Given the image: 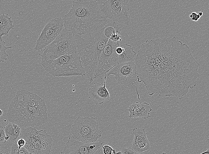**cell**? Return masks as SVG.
<instances>
[{
	"mask_svg": "<svg viewBox=\"0 0 209 154\" xmlns=\"http://www.w3.org/2000/svg\"><path fill=\"white\" fill-rule=\"evenodd\" d=\"M138 82L148 94L181 99L196 85L200 64L188 46L175 37L147 40L134 61Z\"/></svg>",
	"mask_w": 209,
	"mask_h": 154,
	"instance_id": "1",
	"label": "cell"
},
{
	"mask_svg": "<svg viewBox=\"0 0 209 154\" xmlns=\"http://www.w3.org/2000/svg\"><path fill=\"white\" fill-rule=\"evenodd\" d=\"M47 108L40 97L25 90L18 91L7 111L8 121L20 127H36L48 120Z\"/></svg>",
	"mask_w": 209,
	"mask_h": 154,
	"instance_id": "2",
	"label": "cell"
},
{
	"mask_svg": "<svg viewBox=\"0 0 209 154\" xmlns=\"http://www.w3.org/2000/svg\"><path fill=\"white\" fill-rule=\"evenodd\" d=\"M107 19L97 0L73 1L72 7L63 19V26L74 34H86L103 28L107 24Z\"/></svg>",
	"mask_w": 209,
	"mask_h": 154,
	"instance_id": "3",
	"label": "cell"
},
{
	"mask_svg": "<svg viewBox=\"0 0 209 154\" xmlns=\"http://www.w3.org/2000/svg\"><path fill=\"white\" fill-rule=\"evenodd\" d=\"M74 35L77 53L91 83L95 79L99 58L109 39L104 34L103 28L89 33Z\"/></svg>",
	"mask_w": 209,
	"mask_h": 154,
	"instance_id": "4",
	"label": "cell"
},
{
	"mask_svg": "<svg viewBox=\"0 0 209 154\" xmlns=\"http://www.w3.org/2000/svg\"><path fill=\"white\" fill-rule=\"evenodd\" d=\"M41 65L54 77L86 76L85 69L78 53L62 56L52 62Z\"/></svg>",
	"mask_w": 209,
	"mask_h": 154,
	"instance_id": "5",
	"label": "cell"
},
{
	"mask_svg": "<svg viewBox=\"0 0 209 154\" xmlns=\"http://www.w3.org/2000/svg\"><path fill=\"white\" fill-rule=\"evenodd\" d=\"M77 53L74 33L64 28L55 40L44 48L41 55V64L52 62L62 56Z\"/></svg>",
	"mask_w": 209,
	"mask_h": 154,
	"instance_id": "6",
	"label": "cell"
},
{
	"mask_svg": "<svg viewBox=\"0 0 209 154\" xmlns=\"http://www.w3.org/2000/svg\"><path fill=\"white\" fill-rule=\"evenodd\" d=\"M20 136L25 141L24 147L30 154H51L53 140L46 130L29 127L21 131Z\"/></svg>",
	"mask_w": 209,
	"mask_h": 154,
	"instance_id": "7",
	"label": "cell"
},
{
	"mask_svg": "<svg viewBox=\"0 0 209 154\" xmlns=\"http://www.w3.org/2000/svg\"><path fill=\"white\" fill-rule=\"evenodd\" d=\"M71 131L74 138L85 143L94 142L102 136L98 123L94 118L88 116H78L72 125Z\"/></svg>",
	"mask_w": 209,
	"mask_h": 154,
	"instance_id": "8",
	"label": "cell"
},
{
	"mask_svg": "<svg viewBox=\"0 0 209 154\" xmlns=\"http://www.w3.org/2000/svg\"><path fill=\"white\" fill-rule=\"evenodd\" d=\"M110 74L114 76L119 84L127 89L136 92L138 100H140L138 91V74L134 61L115 65L106 72L105 76L107 77Z\"/></svg>",
	"mask_w": 209,
	"mask_h": 154,
	"instance_id": "9",
	"label": "cell"
},
{
	"mask_svg": "<svg viewBox=\"0 0 209 154\" xmlns=\"http://www.w3.org/2000/svg\"><path fill=\"white\" fill-rule=\"evenodd\" d=\"M100 10L107 18L129 25L130 21L128 0H97Z\"/></svg>",
	"mask_w": 209,
	"mask_h": 154,
	"instance_id": "10",
	"label": "cell"
},
{
	"mask_svg": "<svg viewBox=\"0 0 209 154\" xmlns=\"http://www.w3.org/2000/svg\"><path fill=\"white\" fill-rule=\"evenodd\" d=\"M119 46V41L114 42L109 39L99 58L95 79L104 78L106 72L118 64L115 50Z\"/></svg>",
	"mask_w": 209,
	"mask_h": 154,
	"instance_id": "11",
	"label": "cell"
},
{
	"mask_svg": "<svg viewBox=\"0 0 209 154\" xmlns=\"http://www.w3.org/2000/svg\"><path fill=\"white\" fill-rule=\"evenodd\" d=\"M64 29L63 19L56 17L50 20L44 26L36 42L35 49L42 50L55 40Z\"/></svg>",
	"mask_w": 209,
	"mask_h": 154,
	"instance_id": "12",
	"label": "cell"
},
{
	"mask_svg": "<svg viewBox=\"0 0 209 154\" xmlns=\"http://www.w3.org/2000/svg\"><path fill=\"white\" fill-rule=\"evenodd\" d=\"M104 143V140L99 139L93 142L85 143L72 136L68 139L61 154H93Z\"/></svg>",
	"mask_w": 209,
	"mask_h": 154,
	"instance_id": "13",
	"label": "cell"
},
{
	"mask_svg": "<svg viewBox=\"0 0 209 154\" xmlns=\"http://www.w3.org/2000/svg\"><path fill=\"white\" fill-rule=\"evenodd\" d=\"M106 77L104 78V84L95 82L89 88L88 97L97 105L101 104L105 101H111L109 93L105 87Z\"/></svg>",
	"mask_w": 209,
	"mask_h": 154,
	"instance_id": "14",
	"label": "cell"
},
{
	"mask_svg": "<svg viewBox=\"0 0 209 154\" xmlns=\"http://www.w3.org/2000/svg\"><path fill=\"white\" fill-rule=\"evenodd\" d=\"M132 132L134 137L132 144V148L136 153H142L151 149L150 142L147 138L144 129L135 127Z\"/></svg>",
	"mask_w": 209,
	"mask_h": 154,
	"instance_id": "15",
	"label": "cell"
},
{
	"mask_svg": "<svg viewBox=\"0 0 209 154\" xmlns=\"http://www.w3.org/2000/svg\"><path fill=\"white\" fill-rule=\"evenodd\" d=\"M152 108L149 104L146 102L133 103L128 108L127 110L130 114L129 118H135L138 117L145 119L148 118Z\"/></svg>",
	"mask_w": 209,
	"mask_h": 154,
	"instance_id": "16",
	"label": "cell"
},
{
	"mask_svg": "<svg viewBox=\"0 0 209 154\" xmlns=\"http://www.w3.org/2000/svg\"><path fill=\"white\" fill-rule=\"evenodd\" d=\"M136 54V52L130 45L126 43L121 45L117 52L118 64L134 61Z\"/></svg>",
	"mask_w": 209,
	"mask_h": 154,
	"instance_id": "17",
	"label": "cell"
},
{
	"mask_svg": "<svg viewBox=\"0 0 209 154\" xmlns=\"http://www.w3.org/2000/svg\"><path fill=\"white\" fill-rule=\"evenodd\" d=\"M6 136L5 139L10 142H14L19 138L21 133L20 126L9 122L4 127Z\"/></svg>",
	"mask_w": 209,
	"mask_h": 154,
	"instance_id": "18",
	"label": "cell"
},
{
	"mask_svg": "<svg viewBox=\"0 0 209 154\" xmlns=\"http://www.w3.org/2000/svg\"><path fill=\"white\" fill-rule=\"evenodd\" d=\"M11 17L7 14H0V38L6 35L8 36L9 31L14 27Z\"/></svg>",
	"mask_w": 209,
	"mask_h": 154,
	"instance_id": "19",
	"label": "cell"
},
{
	"mask_svg": "<svg viewBox=\"0 0 209 154\" xmlns=\"http://www.w3.org/2000/svg\"><path fill=\"white\" fill-rule=\"evenodd\" d=\"M103 29L104 35L109 39L115 34H120L121 30V27L114 21L107 24Z\"/></svg>",
	"mask_w": 209,
	"mask_h": 154,
	"instance_id": "20",
	"label": "cell"
},
{
	"mask_svg": "<svg viewBox=\"0 0 209 154\" xmlns=\"http://www.w3.org/2000/svg\"><path fill=\"white\" fill-rule=\"evenodd\" d=\"M11 48L12 46H7L2 38H0V62H3L7 59L8 54L6 50Z\"/></svg>",
	"mask_w": 209,
	"mask_h": 154,
	"instance_id": "21",
	"label": "cell"
},
{
	"mask_svg": "<svg viewBox=\"0 0 209 154\" xmlns=\"http://www.w3.org/2000/svg\"><path fill=\"white\" fill-rule=\"evenodd\" d=\"M18 146L16 143L12 144L10 154H30L28 150L24 147H22L18 150Z\"/></svg>",
	"mask_w": 209,
	"mask_h": 154,
	"instance_id": "22",
	"label": "cell"
},
{
	"mask_svg": "<svg viewBox=\"0 0 209 154\" xmlns=\"http://www.w3.org/2000/svg\"><path fill=\"white\" fill-rule=\"evenodd\" d=\"M6 134L4 128L2 126H0V143H4L6 142L5 139Z\"/></svg>",
	"mask_w": 209,
	"mask_h": 154,
	"instance_id": "23",
	"label": "cell"
},
{
	"mask_svg": "<svg viewBox=\"0 0 209 154\" xmlns=\"http://www.w3.org/2000/svg\"><path fill=\"white\" fill-rule=\"evenodd\" d=\"M104 154H112L113 149L110 146L104 145L102 146Z\"/></svg>",
	"mask_w": 209,
	"mask_h": 154,
	"instance_id": "24",
	"label": "cell"
},
{
	"mask_svg": "<svg viewBox=\"0 0 209 154\" xmlns=\"http://www.w3.org/2000/svg\"><path fill=\"white\" fill-rule=\"evenodd\" d=\"M122 154H134L135 152L132 148L123 147L120 150Z\"/></svg>",
	"mask_w": 209,
	"mask_h": 154,
	"instance_id": "25",
	"label": "cell"
},
{
	"mask_svg": "<svg viewBox=\"0 0 209 154\" xmlns=\"http://www.w3.org/2000/svg\"><path fill=\"white\" fill-rule=\"evenodd\" d=\"M189 17L194 21H197L200 18V17L196 12H193L189 15Z\"/></svg>",
	"mask_w": 209,
	"mask_h": 154,
	"instance_id": "26",
	"label": "cell"
},
{
	"mask_svg": "<svg viewBox=\"0 0 209 154\" xmlns=\"http://www.w3.org/2000/svg\"><path fill=\"white\" fill-rule=\"evenodd\" d=\"M17 144L18 146V150L22 147H24L25 144V140L22 138L19 139L17 141Z\"/></svg>",
	"mask_w": 209,
	"mask_h": 154,
	"instance_id": "27",
	"label": "cell"
},
{
	"mask_svg": "<svg viewBox=\"0 0 209 154\" xmlns=\"http://www.w3.org/2000/svg\"><path fill=\"white\" fill-rule=\"evenodd\" d=\"M102 146L98 148L93 154H104L103 151V149Z\"/></svg>",
	"mask_w": 209,
	"mask_h": 154,
	"instance_id": "28",
	"label": "cell"
},
{
	"mask_svg": "<svg viewBox=\"0 0 209 154\" xmlns=\"http://www.w3.org/2000/svg\"><path fill=\"white\" fill-rule=\"evenodd\" d=\"M0 154H10L8 151L4 150H1L0 151Z\"/></svg>",
	"mask_w": 209,
	"mask_h": 154,
	"instance_id": "29",
	"label": "cell"
},
{
	"mask_svg": "<svg viewBox=\"0 0 209 154\" xmlns=\"http://www.w3.org/2000/svg\"><path fill=\"white\" fill-rule=\"evenodd\" d=\"M204 10V9H202V10L200 12H198L197 14L200 16H201L203 14V13L202 12L203 10Z\"/></svg>",
	"mask_w": 209,
	"mask_h": 154,
	"instance_id": "30",
	"label": "cell"
},
{
	"mask_svg": "<svg viewBox=\"0 0 209 154\" xmlns=\"http://www.w3.org/2000/svg\"><path fill=\"white\" fill-rule=\"evenodd\" d=\"M206 153L209 154V149H207V150L204 153H203L200 154H206Z\"/></svg>",
	"mask_w": 209,
	"mask_h": 154,
	"instance_id": "31",
	"label": "cell"
},
{
	"mask_svg": "<svg viewBox=\"0 0 209 154\" xmlns=\"http://www.w3.org/2000/svg\"><path fill=\"white\" fill-rule=\"evenodd\" d=\"M114 154H122L121 152V151H118L117 153H116V152L114 153H113Z\"/></svg>",
	"mask_w": 209,
	"mask_h": 154,
	"instance_id": "32",
	"label": "cell"
},
{
	"mask_svg": "<svg viewBox=\"0 0 209 154\" xmlns=\"http://www.w3.org/2000/svg\"><path fill=\"white\" fill-rule=\"evenodd\" d=\"M134 154H143L142 153H135Z\"/></svg>",
	"mask_w": 209,
	"mask_h": 154,
	"instance_id": "33",
	"label": "cell"
},
{
	"mask_svg": "<svg viewBox=\"0 0 209 154\" xmlns=\"http://www.w3.org/2000/svg\"><path fill=\"white\" fill-rule=\"evenodd\" d=\"M75 89H72V91L73 92H75Z\"/></svg>",
	"mask_w": 209,
	"mask_h": 154,
	"instance_id": "34",
	"label": "cell"
},
{
	"mask_svg": "<svg viewBox=\"0 0 209 154\" xmlns=\"http://www.w3.org/2000/svg\"><path fill=\"white\" fill-rule=\"evenodd\" d=\"M161 154H166L165 153L163 152Z\"/></svg>",
	"mask_w": 209,
	"mask_h": 154,
	"instance_id": "35",
	"label": "cell"
},
{
	"mask_svg": "<svg viewBox=\"0 0 209 154\" xmlns=\"http://www.w3.org/2000/svg\"><path fill=\"white\" fill-rule=\"evenodd\" d=\"M72 86L73 87V86H74V85H72Z\"/></svg>",
	"mask_w": 209,
	"mask_h": 154,
	"instance_id": "36",
	"label": "cell"
}]
</instances>
